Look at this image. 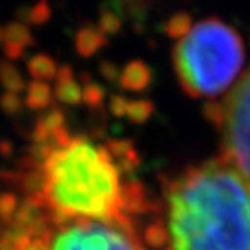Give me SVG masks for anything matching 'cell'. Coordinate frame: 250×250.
I'll return each instance as SVG.
<instances>
[{"label":"cell","instance_id":"obj_1","mask_svg":"<svg viewBox=\"0 0 250 250\" xmlns=\"http://www.w3.org/2000/svg\"><path fill=\"white\" fill-rule=\"evenodd\" d=\"M167 250H250V181L226 159L190 167L166 190Z\"/></svg>","mask_w":250,"mask_h":250},{"label":"cell","instance_id":"obj_2","mask_svg":"<svg viewBox=\"0 0 250 250\" xmlns=\"http://www.w3.org/2000/svg\"><path fill=\"white\" fill-rule=\"evenodd\" d=\"M38 190L59 221L127 223L130 202L116 158L88 137L57 138L39 159Z\"/></svg>","mask_w":250,"mask_h":250},{"label":"cell","instance_id":"obj_3","mask_svg":"<svg viewBox=\"0 0 250 250\" xmlns=\"http://www.w3.org/2000/svg\"><path fill=\"white\" fill-rule=\"evenodd\" d=\"M246 49L242 38L221 20L207 18L187 28L174 47V70L184 91L214 98L234 86Z\"/></svg>","mask_w":250,"mask_h":250},{"label":"cell","instance_id":"obj_4","mask_svg":"<svg viewBox=\"0 0 250 250\" xmlns=\"http://www.w3.org/2000/svg\"><path fill=\"white\" fill-rule=\"evenodd\" d=\"M59 231L47 250H146L128 223L77 219Z\"/></svg>","mask_w":250,"mask_h":250},{"label":"cell","instance_id":"obj_5","mask_svg":"<svg viewBox=\"0 0 250 250\" xmlns=\"http://www.w3.org/2000/svg\"><path fill=\"white\" fill-rule=\"evenodd\" d=\"M221 125L224 159L250 181V70L231 88Z\"/></svg>","mask_w":250,"mask_h":250}]
</instances>
